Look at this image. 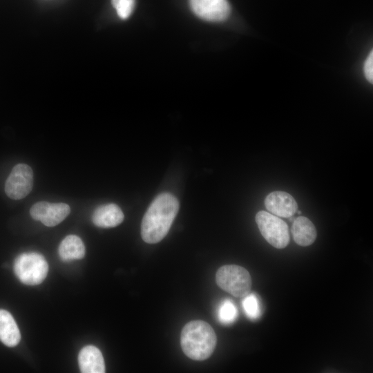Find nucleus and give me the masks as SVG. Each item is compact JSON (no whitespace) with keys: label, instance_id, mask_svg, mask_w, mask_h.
<instances>
[{"label":"nucleus","instance_id":"nucleus-1","mask_svg":"<svg viewBox=\"0 0 373 373\" xmlns=\"http://www.w3.org/2000/svg\"><path fill=\"white\" fill-rule=\"evenodd\" d=\"M179 209L178 199L169 193L159 194L146 211L141 224V236L147 243L161 241L169 232Z\"/></svg>","mask_w":373,"mask_h":373},{"label":"nucleus","instance_id":"nucleus-2","mask_svg":"<svg viewBox=\"0 0 373 373\" xmlns=\"http://www.w3.org/2000/svg\"><path fill=\"white\" fill-rule=\"evenodd\" d=\"M217 343L211 326L203 321H193L184 325L180 336L183 352L195 361L208 358L213 352Z\"/></svg>","mask_w":373,"mask_h":373},{"label":"nucleus","instance_id":"nucleus-3","mask_svg":"<svg viewBox=\"0 0 373 373\" xmlns=\"http://www.w3.org/2000/svg\"><path fill=\"white\" fill-rule=\"evenodd\" d=\"M48 265L45 258L36 252L23 253L14 262V272L19 280L27 285H37L46 278Z\"/></svg>","mask_w":373,"mask_h":373},{"label":"nucleus","instance_id":"nucleus-4","mask_svg":"<svg viewBox=\"0 0 373 373\" xmlns=\"http://www.w3.org/2000/svg\"><path fill=\"white\" fill-rule=\"evenodd\" d=\"M219 287L237 298H243L251 291V278L249 271L236 265L220 267L216 274Z\"/></svg>","mask_w":373,"mask_h":373},{"label":"nucleus","instance_id":"nucleus-5","mask_svg":"<svg viewBox=\"0 0 373 373\" xmlns=\"http://www.w3.org/2000/svg\"><path fill=\"white\" fill-rule=\"evenodd\" d=\"M255 220L262 236L271 245L277 249L288 245L289 229L284 220L265 211H258Z\"/></svg>","mask_w":373,"mask_h":373},{"label":"nucleus","instance_id":"nucleus-6","mask_svg":"<svg viewBox=\"0 0 373 373\" xmlns=\"http://www.w3.org/2000/svg\"><path fill=\"white\" fill-rule=\"evenodd\" d=\"M33 184V172L26 164L15 166L5 184L6 195L11 199L20 200L31 191Z\"/></svg>","mask_w":373,"mask_h":373},{"label":"nucleus","instance_id":"nucleus-7","mask_svg":"<svg viewBox=\"0 0 373 373\" xmlns=\"http://www.w3.org/2000/svg\"><path fill=\"white\" fill-rule=\"evenodd\" d=\"M70 212V208L66 203H50L46 201L36 202L30 209L31 217L47 227L57 225Z\"/></svg>","mask_w":373,"mask_h":373},{"label":"nucleus","instance_id":"nucleus-8","mask_svg":"<svg viewBox=\"0 0 373 373\" xmlns=\"http://www.w3.org/2000/svg\"><path fill=\"white\" fill-rule=\"evenodd\" d=\"M189 4L198 17L212 22L224 21L231 12L227 0H189Z\"/></svg>","mask_w":373,"mask_h":373},{"label":"nucleus","instance_id":"nucleus-9","mask_svg":"<svg viewBox=\"0 0 373 373\" xmlns=\"http://www.w3.org/2000/svg\"><path fill=\"white\" fill-rule=\"evenodd\" d=\"M265 206L271 213L283 218H289L298 210L297 202L293 196L280 191L269 193L265 198Z\"/></svg>","mask_w":373,"mask_h":373},{"label":"nucleus","instance_id":"nucleus-10","mask_svg":"<svg viewBox=\"0 0 373 373\" xmlns=\"http://www.w3.org/2000/svg\"><path fill=\"white\" fill-rule=\"evenodd\" d=\"M78 362L82 373L105 372V363L102 354L95 346L84 347L79 353Z\"/></svg>","mask_w":373,"mask_h":373},{"label":"nucleus","instance_id":"nucleus-11","mask_svg":"<svg viewBox=\"0 0 373 373\" xmlns=\"http://www.w3.org/2000/svg\"><path fill=\"white\" fill-rule=\"evenodd\" d=\"M124 220V213L115 204H103L94 211L92 220L95 225L111 228L119 225Z\"/></svg>","mask_w":373,"mask_h":373},{"label":"nucleus","instance_id":"nucleus-12","mask_svg":"<svg viewBox=\"0 0 373 373\" xmlns=\"http://www.w3.org/2000/svg\"><path fill=\"white\" fill-rule=\"evenodd\" d=\"M291 233L295 242L302 247L312 245L317 236L314 224L305 216H298L294 220Z\"/></svg>","mask_w":373,"mask_h":373},{"label":"nucleus","instance_id":"nucleus-13","mask_svg":"<svg viewBox=\"0 0 373 373\" xmlns=\"http://www.w3.org/2000/svg\"><path fill=\"white\" fill-rule=\"evenodd\" d=\"M21 340L19 327L10 312L0 309V341L6 346L12 347Z\"/></svg>","mask_w":373,"mask_h":373},{"label":"nucleus","instance_id":"nucleus-14","mask_svg":"<svg viewBox=\"0 0 373 373\" xmlns=\"http://www.w3.org/2000/svg\"><path fill=\"white\" fill-rule=\"evenodd\" d=\"M58 252L63 261L79 260L85 256V247L79 237L75 235H69L61 242Z\"/></svg>","mask_w":373,"mask_h":373},{"label":"nucleus","instance_id":"nucleus-15","mask_svg":"<svg viewBox=\"0 0 373 373\" xmlns=\"http://www.w3.org/2000/svg\"><path fill=\"white\" fill-rule=\"evenodd\" d=\"M238 316V309L233 301L229 299L224 300L220 305L218 310V317L220 322L229 325L236 321Z\"/></svg>","mask_w":373,"mask_h":373},{"label":"nucleus","instance_id":"nucleus-16","mask_svg":"<svg viewBox=\"0 0 373 373\" xmlns=\"http://www.w3.org/2000/svg\"><path fill=\"white\" fill-rule=\"evenodd\" d=\"M242 305L246 316L251 320H256L260 316L261 308L259 299L254 293H249L243 297Z\"/></svg>","mask_w":373,"mask_h":373},{"label":"nucleus","instance_id":"nucleus-17","mask_svg":"<svg viewBox=\"0 0 373 373\" xmlns=\"http://www.w3.org/2000/svg\"><path fill=\"white\" fill-rule=\"evenodd\" d=\"M117 15L122 19L130 17L135 8V0H111Z\"/></svg>","mask_w":373,"mask_h":373},{"label":"nucleus","instance_id":"nucleus-18","mask_svg":"<svg viewBox=\"0 0 373 373\" xmlns=\"http://www.w3.org/2000/svg\"><path fill=\"white\" fill-rule=\"evenodd\" d=\"M363 71L366 79L369 82H373V52L369 53L364 63Z\"/></svg>","mask_w":373,"mask_h":373},{"label":"nucleus","instance_id":"nucleus-19","mask_svg":"<svg viewBox=\"0 0 373 373\" xmlns=\"http://www.w3.org/2000/svg\"><path fill=\"white\" fill-rule=\"evenodd\" d=\"M297 213L298 214H300L301 213V211H296Z\"/></svg>","mask_w":373,"mask_h":373}]
</instances>
